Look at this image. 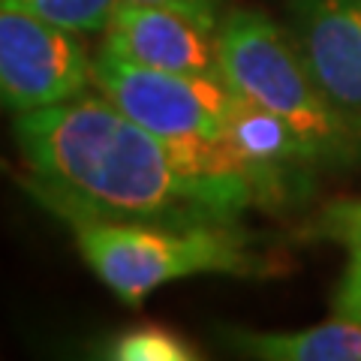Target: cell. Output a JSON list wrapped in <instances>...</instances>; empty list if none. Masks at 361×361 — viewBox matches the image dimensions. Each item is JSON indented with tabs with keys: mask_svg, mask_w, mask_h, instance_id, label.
I'll return each instance as SVG.
<instances>
[{
	"mask_svg": "<svg viewBox=\"0 0 361 361\" xmlns=\"http://www.w3.org/2000/svg\"><path fill=\"white\" fill-rule=\"evenodd\" d=\"M90 61L73 30L0 0V109L25 115L87 90Z\"/></svg>",
	"mask_w": 361,
	"mask_h": 361,
	"instance_id": "obj_5",
	"label": "cell"
},
{
	"mask_svg": "<svg viewBox=\"0 0 361 361\" xmlns=\"http://www.w3.org/2000/svg\"><path fill=\"white\" fill-rule=\"evenodd\" d=\"M103 45L118 58L169 73H220L217 30L178 9L123 0L106 27Z\"/></svg>",
	"mask_w": 361,
	"mask_h": 361,
	"instance_id": "obj_8",
	"label": "cell"
},
{
	"mask_svg": "<svg viewBox=\"0 0 361 361\" xmlns=\"http://www.w3.org/2000/svg\"><path fill=\"white\" fill-rule=\"evenodd\" d=\"M304 238L334 241L349 253H361V196L334 199L322 205L304 229Z\"/></svg>",
	"mask_w": 361,
	"mask_h": 361,
	"instance_id": "obj_12",
	"label": "cell"
},
{
	"mask_svg": "<svg viewBox=\"0 0 361 361\" xmlns=\"http://www.w3.org/2000/svg\"><path fill=\"white\" fill-rule=\"evenodd\" d=\"M286 25L313 85L361 127V0H289Z\"/></svg>",
	"mask_w": 361,
	"mask_h": 361,
	"instance_id": "obj_6",
	"label": "cell"
},
{
	"mask_svg": "<svg viewBox=\"0 0 361 361\" xmlns=\"http://www.w3.org/2000/svg\"><path fill=\"white\" fill-rule=\"evenodd\" d=\"M73 232L87 268L106 289L127 304H139L169 283L202 274L268 277L274 262L253 247L238 223L214 226H160L109 220L78 211L58 199H37Z\"/></svg>",
	"mask_w": 361,
	"mask_h": 361,
	"instance_id": "obj_2",
	"label": "cell"
},
{
	"mask_svg": "<svg viewBox=\"0 0 361 361\" xmlns=\"http://www.w3.org/2000/svg\"><path fill=\"white\" fill-rule=\"evenodd\" d=\"M30 169L27 193L109 220L160 226L238 223L256 205L238 163L220 142L163 139L99 94L13 118Z\"/></svg>",
	"mask_w": 361,
	"mask_h": 361,
	"instance_id": "obj_1",
	"label": "cell"
},
{
	"mask_svg": "<svg viewBox=\"0 0 361 361\" xmlns=\"http://www.w3.org/2000/svg\"><path fill=\"white\" fill-rule=\"evenodd\" d=\"M226 145L250 184L256 205H292L310 193L313 169L319 163L274 111L235 94L226 118Z\"/></svg>",
	"mask_w": 361,
	"mask_h": 361,
	"instance_id": "obj_7",
	"label": "cell"
},
{
	"mask_svg": "<svg viewBox=\"0 0 361 361\" xmlns=\"http://www.w3.org/2000/svg\"><path fill=\"white\" fill-rule=\"evenodd\" d=\"M90 85L127 118L172 142H220L235 97L220 73L151 70L106 45L90 61Z\"/></svg>",
	"mask_w": 361,
	"mask_h": 361,
	"instance_id": "obj_4",
	"label": "cell"
},
{
	"mask_svg": "<svg viewBox=\"0 0 361 361\" xmlns=\"http://www.w3.org/2000/svg\"><path fill=\"white\" fill-rule=\"evenodd\" d=\"M13 4L73 33H97L109 27L123 0H13Z\"/></svg>",
	"mask_w": 361,
	"mask_h": 361,
	"instance_id": "obj_11",
	"label": "cell"
},
{
	"mask_svg": "<svg viewBox=\"0 0 361 361\" xmlns=\"http://www.w3.org/2000/svg\"><path fill=\"white\" fill-rule=\"evenodd\" d=\"M220 75L235 94L274 111L319 166H346L361 154V127L343 118L304 66L289 30L259 9H229L217 27Z\"/></svg>",
	"mask_w": 361,
	"mask_h": 361,
	"instance_id": "obj_3",
	"label": "cell"
},
{
	"mask_svg": "<svg viewBox=\"0 0 361 361\" xmlns=\"http://www.w3.org/2000/svg\"><path fill=\"white\" fill-rule=\"evenodd\" d=\"M226 346L268 361H361V322L337 316L304 331H247L220 329Z\"/></svg>",
	"mask_w": 361,
	"mask_h": 361,
	"instance_id": "obj_9",
	"label": "cell"
},
{
	"mask_svg": "<svg viewBox=\"0 0 361 361\" xmlns=\"http://www.w3.org/2000/svg\"><path fill=\"white\" fill-rule=\"evenodd\" d=\"M99 358L111 361H193L202 353L180 331L160 322H139L109 334L99 346Z\"/></svg>",
	"mask_w": 361,
	"mask_h": 361,
	"instance_id": "obj_10",
	"label": "cell"
},
{
	"mask_svg": "<svg viewBox=\"0 0 361 361\" xmlns=\"http://www.w3.org/2000/svg\"><path fill=\"white\" fill-rule=\"evenodd\" d=\"M334 313L361 322V253H349V265L334 295Z\"/></svg>",
	"mask_w": 361,
	"mask_h": 361,
	"instance_id": "obj_13",
	"label": "cell"
},
{
	"mask_svg": "<svg viewBox=\"0 0 361 361\" xmlns=\"http://www.w3.org/2000/svg\"><path fill=\"white\" fill-rule=\"evenodd\" d=\"M133 4H151V6L178 9V13L196 18L199 25H205L208 30H217L223 16H226V0H133Z\"/></svg>",
	"mask_w": 361,
	"mask_h": 361,
	"instance_id": "obj_14",
	"label": "cell"
}]
</instances>
